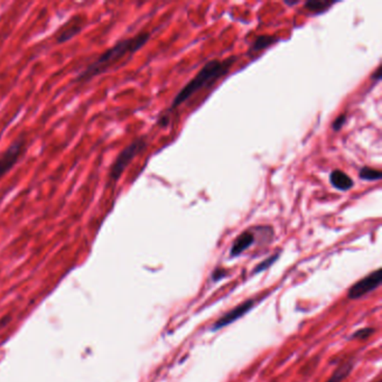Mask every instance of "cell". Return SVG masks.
Returning a JSON list of instances; mask_svg holds the SVG:
<instances>
[{
    "instance_id": "obj_4",
    "label": "cell",
    "mask_w": 382,
    "mask_h": 382,
    "mask_svg": "<svg viewBox=\"0 0 382 382\" xmlns=\"http://www.w3.org/2000/svg\"><path fill=\"white\" fill-rule=\"evenodd\" d=\"M381 269H377V270L370 272L369 275H366V277L358 280L356 284L352 285L349 288L348 298L350 301H358L360 298L364 297L379 288L381 286Z\"/></svg>"
},
{
    "instance_id": "obj_3",
    "label": "cell",
    "mask_w": 382,
    "mask_h": 382,
    "mask_svg": "<svg viewBox=\"0 0 382 382\" xmlns=\"http://www.w3.org/2000/svg\"><path fill=\"white\" fill-rule=\"evenodd\" d=\"M147 146L148 142L146 136H142V137L130 142L129 145L120 152L116 161L111 165L109 179L112 182L119 181V179L124 174V171H126L127 167L129 166V164L134 161V157H137L142 152L145 151Z\"/></svg>"
},
{
    "instance_id": "obj_2",
    "label": "cell",
    "mask_w": 382,
    "mask_h": 382,
    "mask_svg": "<svg viewBox=\"0 0 382 382\" xmlns=\"http://www.w3.org/2000/svg\"><path fill=\"white\" fill-rule=\"evenodd\" d=\"M238 61V56H230L224 60H212L208 61L206 65L198 72L196 77L193 78L182 90L179 95L175 97L171 102L169 110L173 111L181 106L185 101L200 92L201 90L211 89L216 82L222 78L226 77L229 73L232 66L235 65Z\"/></svg>"
},
{
    "instance_id": "obj_16",
    "label": "cell",
    "mask_w": 382,
    "mask_h": 382,
    "mask_svg": "<svg viewBox=\"0 0 382 382\" xmlns=\"http://www.w3.org/2000/svg\"><path fill=\"white\" fill-rule=\"evenodd\" d=\"M346 115H341V116H339L338 118L335 119L334 122H333L332 124V128L334 132H339V130H341V128H342L343 126H344V124H346Z\"/></svg>"
},
{
    "instance_id": "obj_11",
    "label": "cell",
    "mask_w": 382,
    "mask_h": 382,
    "mask_svg": "<svg viewBox=\"0 0 382 382\" xmlns=\"http://www.w3.org/2000/svg\"><path fill=\"white\" fill-rule=\"evenodd\" d=\"M82 31V21L81 18L74 19V21H72L71 24L69 26H66L65 28L60 33V35L58 36V43L61 44V43L69 42L70 40H72L73 37L77 36L80 32Z\"/></svg>"
},
{
    "instance_id": "obj_20",
    "label": "cell",
    "mask_w": 382,
    "mask_h": 382,
    "mask_svg": "<svg viewBox=\"0 0 382 382\" xmlns=\"http://www.w3.org/2000/svg\"><path fill=\"white\" fill-rule=\"evenodd\" d=\"M376 382H381V380L378 379Z\"/></svg>"
},
{
    "instance_id": "obj_12",
    "label": "cell",
    "mask_w": 382,
    "mask_h": 382,
    "mask_svg": "<svg viewBox=\"0 0 382 382\" xmlns=\"http://www.w3.org/2000/svg\"><path fill=\"white\" fill-rule=\"evenodd\" d=\"M336 1H327V0H309L304 4V9L314 15H321L329 11Z\"/></svg>"
},
{
    "instance_id": "obj_19",
    "label": "cell",
    "mask_w": 382,
    "mask_h": 382,
    "mask_svg": "<svg viewBox=\"0 0 382 382\" xmlns=\"http://www.w3.org/2000/svg\"><path fill=\"white\" fill-rule=\"evenodd\" d=\"M301 1H288V0H285V5L290 6V7H293V6L298 5Z\"/></svg>"
},
{
    "instance_id": "obj_18",
    "label": "cell",
    "mask_w": 382,
    "mask_h": 382,
    "mask_svg": "<svg viewBox=\"0 0 382 382\" xmlns=\"http://www.w3.org/2000/svg\"><path fill=\"white\" fill-rule=\"evenodd\" d=\"M380 66L378 68L377 71H376V73L372 75V79L376 80V81H380L381 80V72H380Z\"/></svg>"
},
{
    "instance_id": "obj_10",
    "label": "cell",
    "mask_w": 382,
    "mask_h": 382,
    "mask_svg": "<svg viewBox=\"0 0 382 382\" xmlns=\"http://www.w3.org/2000/svg\"><path fill=\"white\" fill-rule=\"evenodd\" d=\"M354 366H356V361L354 359L348 360V361L342 362L340 366L334 370L332 376L327 380V382H343L346 378L350 376L352 370L354 369Z\"/></svg>"
},
{
    "instance_id": "obj_7",
    "label": "cell",
    "mask_w": 382,
    "mask_h": 382,
    "mask_svg": "<svg viewBox=\"0 0 382 382\" xmlns=\"http://www.w3.org/2000/svg\"><path fill=\"white\" fill-rule=\"evenodd\" d=\"M256 238L255 228L241 232L240 235H238L233 243H232L231 249H230V256L232 258H235V257L243 255L245 250H248L256 243Z\"/></svg>"
},
{
    "instance_id": "obj_15",
    "label": "cell",
    "mask_w": 382,
    "mask_h": 382,
    "mask_svg": "<svg viewBox=\"0 0 382 382\" xmlns=\"http://www.w3.org/2000/svg\"><path fill=\"white\" fill-rule=\"evenodd\" d=\"M374 333V329L372 327H364V329H358L356 332L350 335V340H366L369 339Z\"/></svg>"
},
{
    "instance_id": "obj_17",
    "label": "cell",
    "mask_w": 382,
    "mask_h": 382,
    "mask_svg": "<svg viewBox=\"0 0 382 382\" xmlns=\"http://www.w3.org/2000/svg\"><path fill=\"white\" fill-rule=\"evenodd\" d=\"M212 276H213L214 282H216V280H221V278H223V277L227 276V272L223 270V269L218 268L216 269L213 272H212Z\"/></svg>"
},
{
    "instance_id": "obj_5",
    "label": "cell",
    "mask_w": 382,
    "mask_h": 382,
    "mask_svg": "<svg viewBox=\"0 0 382 382\" xmlns=\"http://www.w3.org/2000/svg\"><path fill=\"white\" fill-rule=\"evenodd\" d=\"M25 148H26V140L24 137H21L15 140L4 152L3 155L0 156V179H3L16 165L19 157L24 153Z\"/></svg>"
},
{
    "instance_id": "obj_6",
    "label": "cell",
    "mask_w": 382,
    "mask_h": 382,
    "mask_svg": "<svg viewBox=\"0 0 382 382\" xmlns=\"http://www.w3.org/2000/svg\"><path fill=\"white\" fill-rule=\"evenodd\" d=\"M256 304L255 299H245L243 303L235 306L233 309L228 311L227 313H224L222 317L216 319L214 322L213 325L211 327V331H219V329H223V327H228V325L235 323L238 319H240L241 317H245V314L250 312L253 309V306Z\"/></svg>"
},
{
    "instance_id": "obj_14",
    "label": "cell",
    "mask_w": 382,
    "mask_h": 382,
    "mask_svg": "<svg viewBox=\"0 0 382 382\" xmlns=\"http://www.w3.org/2000/svg\"><path fill=\"white\" fill-rule=\"evenodd\" d=\"M280 253H274V255H272V256L268 257V258L261 261L260 264H258L256 267H255L253 274H259V272H265V270L268 269L269 267H272V265H274L275 262L278 260V258H280Z\"/></svg>"
},
{
    "instance_id": "obj_13",
    "label": "cell",
    "mask_w": 382,
    "mask_h": 382,
    "mask_svg": "<svg viewBox=\"0 0 382 382\" xmlns=\"http://www.w3.org/2000/svg\"><path fill=\"white\" fill-rule=\"evenodd\" d=\"M359 177L364 181H369V182H377L381 179L382 173L378 169H371V167L364 166L359 171Z\"/></svg>"
},
{
    "instance_id": "obj_9",
    "label": "cell",
    "mask_w": 382,
    "mask_h": 382,
    "mask_svg": "<svg viewBox=\"0 0 382 382\" xmlns=\"http://www.w3.org/2000/svg\"><path fill=\"white\" fill-rule=\"evenodd\" d=\"M280 38L276 36H270V35H261L257 37L256 40L253 41L250 44V48L248 50V55L251 56L253 54L258 53L261 51L266 50L269 46H272L275 43L280 42Z\"/></svg>"
},
{
    "instance_id": "obj_8",
    "label": "cell",
    "mask_w": 382,
    "mask_h": 382,
    "mask_svg": "<svg viewBox=\"0 0 382 382\" xmlns=\"http://www.w3.org/2000/svg\"><path fill=\"white\" fill-rule=\"evenodd\" d=\"M329 182L336 190L346 192L354 186V179L340 169H334L329 175Z\"/></svg>"
},
{
    "instance_id": "obj_1",
    "label": "cell",
    "mask_w": 382,
    "mask_h": 382,
    "mask_svg": "<svg viewBox=\"0 0 382 382\" xmlns=\"http://www.w3.org/2000/svg\"><path fill=\"white\" fill-rule=\"evenodd\" d=\"M149 38H151V33L142 32L134 35V37L120 41L95 58L92 63L89 64L87 69L79 74L75 82H87L105 73L109 68L122 60L124 56L136 53L140 48H144V45L149 41Z\"/></svg>"
}]
</instances>
